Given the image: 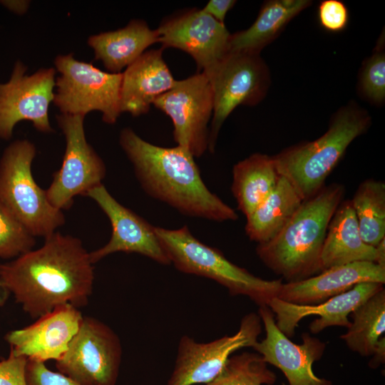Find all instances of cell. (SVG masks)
Masks as SVG:
<instances>
[{"label": "cell", "mask_w": 385, "mask_h": 385, "mask_svg": "<svg viewBox=\"0 0 385 385\" xmlns=\"http://www.w3.org/2000/svg\"><path fill=\"white\" fill-rule=\"evenodd\" d=\"M85 196L96 201L108 217L112 227L108 242L90 252L93 264L117 252L138 253L162 265L171 264L157 236L155 226L119 203L103 184L90 190Z\"/></svg>", "instance_id": "2e32d148"}, {"label": "cell", "mask_w": 385, "mask_h": 385, "mask_svg": "<svg viewBox=\"0 0 385 385\" xmlns=\"http://www.w3.org/2000/svg\"><path fill=\"white\" fill-rule=\"evenodd\" d=\"M261 332V319L258 314L252 312L242 319L238 331L233 335L207 343L182 337L167 385L209 383L219 374L232 353L244 347H252Z\"/></svg>", "instance_id": "4fadbf2b"}, {"label": "cell", "mask_w": 385, "mask_h": 385, "mask_svg": "<svg viewBox=\"0 0 385 385\" xmlns=\"http://www.w3.org/2000/svg\"><path fill=\"white\" fill-rule=\"evenodd\" d=\"M81 241L53 232L40 248L0 264V286L32 318L58 306H86L93 292L94 271Z\"/></svg>", "instance_id": "6da1fadb"}, {"label": "cell", "mask_w": 385, "mask_h": 385, "mask_svg": "<svg viewBox=\"0 0 385 385\" xmlns=\"http://www.w3.org/2000/svg\"><path fill=\"white\" fill-rule=\"evenodd\" d=\"M119 143L141 188L150 197L186 216L215 222L237 220L235 210L207 188L188 150L155 145L130 128L121 130Z\"/></svg>", "instance_id": "7a4b0ae2"}, {"label": "cell", "mask_w": 385, "mask_h": 385, "mask_svg": "<svg viewBox=\"0 0 385 385\" xmlns=\"http://www.w3.org/2000/svg\"><path fill=\"white\" fill-rule=\"evenodd\" d=\"M309 0H271L247 29L231 34L229 52L259 53L285 26L311 4Z\"/></svg>", "instance_id": "603a6c76"}, {"label": "cell", "mask_w": 385, "mask_h": 385, "mask_svg": "<svg viewBox=\"0 0 385 385\" xmlns=\"http://www.w3.org/2000/svg\"><path fill=\"white\" fill-rule=\"evenodd\" d=\"M374 247L362 240L351 200H343L328 225L321 256V272L356 262H373Z\"/></svg>", "instance_id": "44dd1931"}, {"label": "cell", "mask_w": 385, "mask_h": 385, "mask_svg": "<svg viewBox=\"0 0 385 385\" xmlns=\"http://www.w3.org/2000/svg\"><path fill=\"white\" fill-rule=\"evenodd\" d=\"M156 29L140 19L131 20L125 27L91 36L88 44L95 60L103 63L110 73H121L151 45L158 43Z\"/></svg>", "instance_id": "7402d4cb"}, {"label": "cell", "mask_w": 385, "mask_h": 385, "mask_svg": "<svg viewBox=\"0 0 385 385\" xmlns=\"http://www.w3.org/2000/svg\"><path fill=\"white\" fill-rule=\"evenodd\" d=\"M374 263L385 267V238L381 240L375 247Z\"/></svg>", "instance_id": "d590c367"}, {"label": "cell", "mask_w": 385, "mask_h": 385, "mask_svg": "<svg viewBox=\"0 0 385 385\" xmlns=\"http://www.w3.org/2000/svg\"><path fill=\"white\" fill-rule=\"evenodd\" d=\"M27 359L16 356L11 351L0 361V385H27L25 369Z\"/></svg>", "instance_id": "d6a6232c"}, {"label": "cell", "mask_w": 385, "mask_h": 385, "mask_svg": "<svg viewBox=\"0 0 385 385\" xmlns=\"http://www.w3.org/2000/svg\"><path fill=\"white\" fill-rule=\"evenodd\" d=\"M121 356L118 335L100 320L83 317L56 366L80 385H115Z\"/></svg>", "instance_id": "9c48e42d"}, {"label": "cell", "mask_w": 385, "mask_h": 385, "mask_svg": "<svg viewBox=\"0 0 385 385\" xmlns=\"http://www.w3.org/2000/svg\"><path fill=\"white\" fill-rule=\"evenodd\" d=\"M153 106L172 120L177 145L200 157L208 150V124L213 113V93L203 72L175 81Z\"/></svg>", "instance_id": "8fae6325"}, {"label": "cell", "mask_w": 385, "mask_h": 385, "mask_svg": "<svg viewBox=\"0 0 385 385\" xmlns=\"http://www.w3.org/2000/svg\"><path fill=\"white\" fill-rule=\"evenodd\" d=\"M370 125L371 117L358 106L341 108L319 138L290 146L272 156L279 174L293 185L302 200L312 197L325 185L351 143Z\"/></svg>", "instance_id": "277c9868"}, {"label": "cell", "mask_w": 385, "mask_h": 385, "mask_svg": "<svg viewBox=\"0 0 385 385\" xmlns=\"http://www.w3.org/2000/svg\"><path fill=\"white\" fill-rule=\"evenodd\" d=\"M25 377L27 385H80L68 376L48 369L44 362L27 359Z\"/></svg>", "instance_id": "1f68e13d"}, {"label": "cell", "mask_w": 385, "mask_h": 385, "mask_svg": "<svg viewBox=\"0 0 385 385\" xmlns=\"http://www.w3.org/2000/svg\"><path fill=\"white\" fill-rule=\"evenodd\" d=\"M349 11L339 0H324L318 6V19L320 26L327 31H343L349 22Z\"/></svg>", "instance_id": "4dcf8cb0"}, {"label": "cell", "mask_w": 385, "mask_h": 385, "mask_svg": "<svg viewBox=\"0 0 385 385\" xmlns=\"http://www.w3.org/2000/svg\"><path fill=\"white\" fill-rule=\"evenodd\" d=\"M9 293L0 286V307L3 306L7 300Z\"/></svg>", "instance_id": "8d00e7d4"}, {"label": "cell", "mask_w": 385, "mask_h": 385, "mask_svg": "<svg viewBox=\"0 0 385 385\" xmlns=\"http://www.w3.org/2000/svg\"><path fill=\"white\" fill-rule=\"evenodd\" d=\"M302 201L293 185L280 176L273 191L246 217V235L257 244L271 240L292 217Z\"/></svg>", "instance_id": "d4e9b609"}, {"label": "cell", "mask_w": 385, "mask_h": 385, "mask_svg": "<svg viewBox=\"0 0 385 385\" xmlns=\"http://www.w3.org/2000/svg\"><path fill=\"white\" fill-rule=\"evenodd\" d=\"M351 202L364 242L375 247L385 238V183L369 178L356 190Z\"/></svg>", "instance_id": "4316f807"}, {"label": "cell", "mask_w": 385, "mask_h": 385, "mask_svg": "<svg viewBox=\"0 0 385 385\" xmlns=\"http://www.w3.org/2000/svg\"><path fill=\"white\" fill-rule=\"evenodd\" d=\"M170 263L179 271L211 279L226 287L231 295H244L260 307L277 297L282 279L256 277L228 260L221 251L197 240L187 226L171 230L155 227Z\"/></svg>", "instance_id": "5b68a950"}, {"label": "cell", "mask_w": 385, "mask_h": 385, "mask_svg": "<svg viewBox=\"0 0 385 385\" xmlns=\"http://www.w3.org/2000/svg\"><path fill=\"white\" fill-rule=\"evenodd\" d=\"M234 0H210L202 9L217 21L224 24L227 13L234 6Z\"/></svg>", "instance_id": "836d02e7"}, {"label": "cell", "mask_w": 385, "mask_h": 385, "mask_svg": "<svg viewBox=\"0 0 385 385\" xmlns=\"http://www.w3.org/2000/svg\"><path fill=\"white\" fill-rule=\"evenodd\" d=\"M163 48L145 51L122 72L120 111L133 117L147 113L176 80L163 57Z\"/></svg>", "instance_id": "ffe728a7"}, {"label": "cell", "mask_w": 385, "mask_h": 385, "mask_svg": "<svg viewBox=\"0 0 385 385\" xmlns=\"http://www.w3.org/2000/svg\"><path fill=\"white\" fill-rule=\"evenodd\" d=\"M56 70L41 68L27 73V66L17 60L9 79L0 83V139L9 140L16 125L29 120L43 133L53 132L48 118L53 101Z\"/></svg>", "instance_id": "7c38bea8"}, {"label": "cell", "mask_w": 385, "mask_h": 385, "mask_svg": "<svg viewBox=\"0 0 385 385\" xmlns=\"http://www.w3.org/2000/svg\"><path fill=\"white\" fill-rule=\"evenodd\" d=\"M205 74L213 93L208 143V150L213 153L221 127L235 108L255 106L263 99L270 85V73L259 53L229 52Z\"/></svg>", "instance_id": "ba28073f"}, {"label": "cell", "mask_w": 385, "mask_h": 385, "mask_svg": "<svg viewBox=\"0 0 385 385\" xmlns=\"http://www.w3.org/2000/svg\"><path fill=\"white\" fill-rule=\"evenodd\" d=\"M35 155L34 145L26 139L14 140L4 149L0 159V200L33 236L46 237L65 223V217L34 179Z\"/></svg>", "instance_id": "8992f818"}, {"label": "cell", "mask_w": 385, "mask_h": 385, "mask_svg": "<svg viewBox=\"0 0 385 385\" xmlns=\"http://www.w3.org/2000/svg\"><path fill=\"white\" fill-rule=\"evenodd\" d=\"M275 374L258 353L230 356L219 374L204 385H273Z\"/></svg>", "instance_id": "83f0119b"}, {"label": "cell", "mask_w": 385, "mask_h": 385, "mask_svg": "<svg viewBox=\"0 0 385 385\" xmlns=\"http://www.w3.org/2000/svg\"><path fill=\"white\" fill-rule=\"evenodd\" d=\"M344 194V186L334 183L304 200L274 238L257 244L258 257L287 282L320 273V256L328 225Z\"/></svg>", "instance_id": "3957f363"}, {"label": "cell", "mask_w": 385, "mask_h": 385, "mask_svg": "<svg viewBox=\"0 0 385 385\" xmlns=\"http://www.w3.org/2000/svg\"><path fill=\"white\" fill-rule=\"evenodd\" d=\"M363 94L375 104H381L385 98V55L377 50L368 60L360 78Z\"/></svg>", "instance_id": "f546056e"}, {"label": "cell", "mask_w": 385, "mask_h": 385, "mask_svg": "<svg viewBox=\"0 0 385 385\" xmlns=\"http://www.w3.org/2000/svg\"><path fill=\"white\" fill-rule=\"evenodd\" d=\"M352 322L341 335L347 346L361 356L385 347V289H381L351 313Z\"/></svg>", "instance_id": "484cf974"}, {"label": "cell", "mask_w": 385, "mask_h": 385, "mask_svg": "<svg viewBox=\"0 0 385 385\" xmlns=\"http://www.w3.org/2000/svg\"><path fill=\"white\" fill-rule=\"evenodd\" d=\"M365 282L384 284L385 267L373 262L333 267L302 280L283 283L277 297L292 304L314 305Z\"/></svg>", "instance_id": "d6986e66"}, {"label": "cell", "mask_w": 385, "mask_h": 385, "mask_svg": "<svg viewBox=\"0 0 385 385\" xmlns=\"http://www.w3.org/2000/svg\"><path fill=\"white\" fill-rule=\"evenodd\" d=\"M0 5L14 14L22 15L27 11L30 5V1L21 0H1Z\"/></svg>", "instance_id": "e575fe53"}, {"label": "cell", "mask_w": 385, "mask_h": 385, "mask_svg": "<svg viewBox=\"0 0 385 385\" xmlns=\"http://www.w3.org/2000/svg\"><path fill=\"white\" fill-rule=\"evenodd\" d=\"M34 237L0 200V258H16L32 250Z\"/></svg>", "instance_id": "f1b7e54d"}, {"label": "cell", "mask_w": 385, "mask_h": 385, "mask_svg": "<svg viewBox=\"0 0 385 385\" xmlns=\"http://www.w3.org/2000/svg\"><path fill=\"white\" fill-rule=\"evenodd\" d=\"M83 317L78 308L62 304L31 324L9 332L4 339L16 356L44 363L57 361L66 351Z\"/></svg>", "instance_id": "e0dca14e"}, {"label": "cell", "mask_w": 385, "mask_h": 385, "mask_svg": "<svg viewBox=\"0 0 385 385\" xmlns=\"http://www.w3.org/2000/svg\"><path fill=\"white\" fill-rule=\"evenodd\" d=\"M84 118L62 113L56 115L65 136L66 150L61 167L53 174L46 193L49 202L60 210L69 209L76 195L85 196L102 184L106 175L103 161L86 140Z\"/></svg>", "instance_id": "30bf717a"}, {"label": "cell", "mask_w": 385, "mask_h": 385, "mask_svg": "<svg viewBox=\"0 0 385 385\" xmlns=\"http://www.w3.org/2000/svg\"><path fill=\"white\" fill-rule=\"evenodd\" d=\"M279 178L272 156L257 153L237 163L231 190L238 210L248 216L273 191Z\"/></svg>", "instance_id": "cb8c5ba5"}, {"label": "cell", "mask_w": 385, "mask_h": 385, "mask_svg": "<svg viewBox=\"0 0 385 385\" xmlns=\"http://www.w3.org/2000/svg\"><path fill=\"white\" fill-rule=\"evenodd\" d=\"M161 48L185 51L198 72L209 73L229 53L231 34L202 9H191L164 20L156 29Z\"/></svg>", "instance_id": "5bb4252c"}, {"label": "cell", "mask_w": 385, "mask_h": 385, "mask_svg": "<svg viewBox=\"0 0 385 385\" xmlns=\"http://www.w3.org/2000/svg\"><path fill=\"white\" fill-rule=\"evenodd\" d=\"M383 288L384 284L365 282L317 304L300 305L274 297L268 307L275 314V322L279 329L288 338H292L299 322L311 315L319 316L309 326L312 334H318L329 327L348 328L351 324L348 316Z\"/></svg>", "instance_id": "ac0fdd59"}, {"label": "cell", "mask_w": 385, "mask_h": 385, "mask_svg": "<svg viewBox=\"0 0 385 385\" xmlns=\"http://www.w3.org/2000/svg\"><path fill=\"white\" fill-rule=\"evenodd\" d=\"M53 103L62 114L86 115L97 111L102 120L114 124L121 113V73L103 71L91 63L81 61L73 53L58 55Z\"/></svg>", "instance_id": "52a82bcc"}, {"label": "cell", "mask_w": 385, "mask_h": 385, "mask_svg": "<svg viewBox=\"0 0 385 385\" xmlns=\"http://www.w3.org/2000/svg\"><path fill=\"white\" fill-rule=\"evenodd\" d=\"M258 315L265 337L252 348L267 364L279 368L289 385H332L330 381L317 376L312 369L313 364L324 353V342L304 332L301 337L302 344H294L279 329L268 306L260 307Z\"/></svg>", "instance_id": "9a60e30c"}]
</instances>
